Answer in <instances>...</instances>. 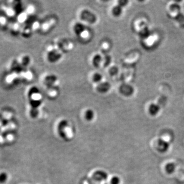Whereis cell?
I'll list each match as a JSON object with an SVG mask.
<instances>
[{
	"label": "cell",
	"mask_w": 184,
	"mask_h": 184,
	"mask_svg": "<svg viewBox=\"0 0 184 184\" xmlns=\"http://www.w3.org/2000/svg\"><path fill=\"white\" fill-rule=\"evenodd\" d=\"M73 32L81 42L90 41L92 37L91 31L88 26L78 20L75 22L72 25Z\"/></svg>",
	"instance_id": "6da1fadb"
},
{
	"label": "cell",
	"mask_w": 184,
	"mask_h": 184,
	"mask_svg": "<svg viewBox=\"0 0 184 184\" xmlns=\"http://www.w3.org/2000/svg\"><path fill=\"white\" fill-rule=\"evenodd\" d=\"M78 15L80 22L87 26L94 25L98 21V17L96 14L89 9H81Z\"/></svg>",
	"instance_id": "7a4b0ae2"
},
{
	"label": "cell",
	"mask_w": 184,
	"mask_h": 184,
	"mask_svg": "<svg viewBox=\"0 0 184 184\" xmlns=\"http://www.w3.org/2000/svg\"><path fill=\"white\" fill-rule=\"evenodd\" d=\"M42 94L36 86L31 88L28 92L30 104L32 109H38L42 102Z\"/></svg>",
	"instance_id": "3957f363"
},
{
	"label": "cell",
	"mask_w": 184,
	"mask_h": 184,
	"mask_svg": "<svg viewBox=\"0 0 184 184\" xmlns=\"http://www.w3.org/2000/svg\"><path fill=\"white\" fill-rule=\"evenodd\" d=\"M63 58V52L55 45L48 46L46 49V58L49 63L55 64L61 61Z\"/></svg>",
	"instance_id": "277c9868"
},
{
	"label": "cell",
	"mask_w": 184,
	"mask_h": 184,
	"mask_svg": "<svg viewBox=\"0 0 184 184\" xmlns=\"http://www.w3.org/2000/svg\"><path fill=\"white\" fill-rule=\"evenodd\" d=\"M169 14L182 28H184V14L181 11V6L179 4L174 3L170 4L169 6Z\"/></svg>",
	"instance_id": "5b68a950"
},
{
	"label": "cell",
	"mask_w": 184,
	"mask_h": 184,
	"mask_svg": "<svg viewBox=\"0 0 184 184\" xmlns=\"http://www.w3.org/2000/svg\"><path fill=\"white\" fill-rule=\"evenodd\" d=\"M42 82L43 85L47 89L51 88H57L59 83V80L55 75L48 74L45 75L42 77Z\"/></svg>",
	"instance_id": "8992f818"
},
{
	"label": "cell",
	"mask_w": 184,
	"mask_h": 184,
	"mask_svg": "<svg viewBox=\"0 0 184 184\" xmlns=\"http://www.w3.org/2000/svg\"><path fill=\"white\" fill-rule=\"evenodd\" d=\"M54 45L63 53L64 52H69L73 48L72 42L66 39H58Z\"/></svg>",
	"instance_id": "52a82bcc"
},
{
	"label": "cell",
	"mask_w": 184,
	"mask_h": 184,
	"mask_svg": "<svg viewBox=\"0 0 184 184\" xmlns=\"http://www.w3.org/2000/svg\"><path fill=\"white\" fill-rule=\"evenodd\" d=\"M103 56L104 54L101 52H96L94 53L90 59L91 64L92 66L96 69L102 68Z\"/></svg>",
	"instance_id": "ba28073f"
},
{
	"label": "cell",
	"mask_w": 184,
	"mask_h": 184,
	"mask_svg": "<svg viewBox=\"0 0 184 184\" xmlns=\"http://www.w3.org/2000/svg\"><path fill=\"white\" fill-rule=\"evenodd\" d=\"M127 1H119L118 2V4L114 5L111 9V15L114 17H119L121 15L123 12V8L125 6H126L128 3Z\"/></svg>",
	"instance_id": "9c48e42d"
},
{
	"label": "cell",
	"mask_w": 184,
	"mask_h": 184,
	"mask_svg": "<svg viewBox=\"0 0 184 184\" xmlns=\"http://www.w3.org/2000/svg\"><path fill=\"white\" fill-rule=\"evenodd\" d=\"M94 86L95 91L101 94H105L111 89V83L105 80Z\"/></svg>",
	"instance_id": "30bf717a"
},
{
	"label": "cell",
	"mask_w": 184,
	"mask_h": 184,
	"mask_svg": "<svg viewBox=\"0 0 184 184\" xmlns=\"http://www.w3.org/2000/svg\"><path fill=\"white\" fill-rule=\"evenodd\" d=\"M136 27L139 33L144 39H146L150 36L148 27L145 22L144 21L139 22L137 24Z\"/></svg>",
	"instance_id": "8fae6325"
},
{
	"label": "cell",
	"mask_w": 184,
	"mask_h": 184,
	"mask_svg": "<svg viewBox=\"0 0 184 184\" xmlns=\"http://www.w3.org/2000/svg\"><path fill=\"white\" fill-rule=\"evenodd\" d=\"M170 144L169 139L168 137H163L159 139L157 143V147L160 152L164 153L167 152L170 147Z\"/></svg>",
	"instance_id": "7c38bea8"
},
{
	"label": "cell",
	"mask_w": 184,
	"mask_h": 184,
	"mask_svg": "<svg viewBox=\"0 0 184 184\" xmlns=\"http://www.w3.org/2000/svg\"><path fill=\"white\" fill-rule=\"evenodd\" d=\"M90 81L93 83L94 86L97 85L103 80H104V78L103 75L99 72H93L90 75Z\"/></svg>",
	"instance_id": "4fadbf2b"
},
{
	"label": "cell",
	"mask_w": 184,
	"mask_h": 184,
	"mask_svg": "<svg viewBox=\"0 0 184 184\" xmlns=\"http://www.w3.org/2000/svg\"><path fill=\"white\" fill-rule=\"evenodd\" d=\"M119 91L121 94L129 96L133 93V88L129 85L122 84L119 88Z\"/></svg>",
	"instance_id": "5bb4252c"
},
{
	"label": "cell",
	"mask_w": 184,
	"mask_h": 184,
	"mask_svg": "<svg viewBox=\"0 0 184 184\" xmlns=\"http://www.w3.org/2000/svg\"><path fill=\"white\" fill-rule=\"evenodd\" d=\"M110 48H111V44L108 41H102L100 44V49L101 50L100 52L104 54L108 53V52L109 51Z\"/></svg>",
	"instance_id": "9a60e30c"
},
{
	"label": "cell",
	"mask_w": 184,
	"mask_h": 184,
	"mask_svg": "<svg viewBox=\"0 0 184 184\" xmlns=\"http://www.w3.org/2000/svg\"><path fill=\"white\" fill-rule=\"evenodd\" d=\"M160 105L155 103H152L150 105L149 108V112L150 115L155 116L159 113L160 110Z\"/></svg>",
	"instance_id": "2e32d148"
},
{
	"label": "cell",
	"mask_w": 184,
	"mask_h": 184,
	"mask_svg": "<svg viewBox=\"0 0 184 184\" xmlns=\"http://www.w3.org/2000/svg\"><path fill=\"white\" fill-rule=\"evenodd\" d=\"M47 94L49 97L54 98L58 96V91L57 88H51L47 89Z\"/></svg>",
	"instance_id": "e0dca14e"
},
{
	"label": "cell",
	"mask_w": 184,
	"mask_h": 184,
	"mask_svg": "<svg viewBox=\"0 0 184 184\" xmlns=\"http://www.w3.org/2000/svg\"><path fill=\"white\" fill-rule=\"evenodd\" d=\"M108 74L112 77L116 76L119 73V69L117 66H111L108 68Z\"/></svg>",
	"instance_id": "ac0fdd59"
},
{
	"label": "cell",
	"mask_w": 184,
	"mask_h": 184,
	"mask_svg": "<svg viewBox=\"0 0 184 184\" xmlns=\"http://www.w3.org/2000/svg\"><path fill=\"white\" fill-rule=\"evenodd\" d=\"M95 116L94 111L91 109L86 110L85 112V118L89 121H91L94 118Z\"/></svg>",
	"instance_id": "d6986e66"
},
{
	"label": "cell",
	"mask_w": 184,
	"mask_h": 184,
	"mask_svg": "<svg viewBox=\"0 0 184 184\" xmlns=\"http://www.w3.org/2000/svg\"><path fill=\"white\" fill-rule=\"evenodd\" d=\"M165 169L168 173L171 174L176 170V165L173 163H169L166 166Z\"/></svg>",
	"instance_id": "ffe728a7"
},
{
	"label": "cell",
	"mask_w": 184,
	"mask_h": 184,
	"mask_svg": "<svg viewBox=\"0 0 184 184\" xmlns=\"http://www.w3.org/2000/svg\"><path fill=\"white\" fill-rule=\"evenodd\" d=\"M30 58L28 56H25L22 58V61H21V65L24 66L25 67H27L30 64Z\"/></svg>",
	"instance_id": "44dd1931"
},
{
	"label": "cell",
	"mask_w": 184,
	"mask_h": 184,
	"mask_svg": "<svg viewBox=\"0 0 184 184\" xmlns=\"http://www.w3.org/2000/svg\"><path fill=\"white\" fill-rule=\"evenodd\" d=\"M8 179V176L7 173L5 172H3L0 174V183L3 184L6 182Z\"/></svg>",
	"instance_id": "7402d4cb"
},
{
	"label": "cell",
	"mask_w": 184,
	"mask_h": 184,
	"mask_svg": "<svg viewBox=\"0 0 184 184\" xmlns=\"http://www.w3.org/2000/svg\"><path fill=\"white\" fill-rule=\"evenodd\" d=\"M120 179L118 177H114L111 181V184H120Z\"/></svg>",
	"instance_id": "603a6c76"
}]
</instances>
